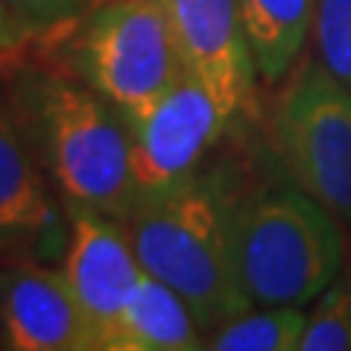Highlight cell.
<instances>
[{"label":"cell","instance_id":"obj_1","mask_svg":"<svg viewBox=\"0 0 351 351\" xmlns=\"http://www.w3.org/2000/svg\"><path fill=\"white\" fill-rule=\"evenodd\" d=\"M62 205H88L126 219L138 202L129 123L80 76L29 71L18 80L15 112Z\"/></svg>","mask_w":351,"mask_h":351},{"label":"cell","instance_id":"obj_2","mask_svg":"<svg viewBox=\"0 0 351 351\" xmlns=\"http://www.w3.org/2000/svg\"><path fill=\"white\" fill-rule=\"evenodd\" d=\"M234 199L217 176L196 173L129 211L126 234L141 267L191 304L202 334L252 311L234 267Z\"/></svg>","mask_w":351,"mask_h":351},{"label":"cell","instance_id":"obj_3","mask_svg":"<svg viewBox=\"0 0 351 351\" xmlns=\"http://www.w3.org/2000/svg\"><path fill=\"white\" fill-rule=\"evenodd\" d=\"M232 234L240 287L255 307H304L343 269L339 219L295 182H263L237 196Z\"/></svg>","mask_w":351,"mask_h":351},{"label":"cell","instance_id":"obj_4","mask_svg":"<svg viewBox=\"0 0 351 351\" xmlns=\"http://www.w3.org/2000/svg\"><path fill=\"white\" fill-rule=\"evenodd\" d=\"M73 71L126 123L184 76L164 0H106L76 27Z\"/></svg>","mask_w":351,"mask_h":351},{"label":"cell","instance_id":"obj_5","mask_svg":"<svg viewBox=\"0 0 351 351\" xmlns=\"http://www.w3.org/2000/svg\"><path fill=\"white\" fill-rule=\"evenodd\" d=\"M272 135L293 182L351 228V88L304 62L278 97Z\"/></svg>","mask_w":351,"mask_h":351},{"label":"cell","instance_id":"obj_6","mask_svg":"<svg viewBox=\"0 0 351 351\" xmlns=\"http://www.w3.org/2000/svg\"><path fill=\"white\" fill-rule=\"evenodd\" d=\"M228 126L232 117L184 73L149 112L129 123L138 202L191 182Z\"/></svg>","mask_w":351,"mask_h":351},{"label":"cell","instance_id":"obj_7","mask_svg":"<svg viewBox=\"0 0 351 351\" xmlns=\"http://www.w3.org/2000/svg\"><path fill=\"white\" fill-rule=\"evenodd\" d=\"M64 211L71 228L62 272L91 328L94 351H108L120 313L144 276V267L117 217L88 205H64Z\"/></svg>","mask_w":351,"mask_h":351},{"label":"cell","instance_id":"obj_8","mask_svg":"<svg viewBox=\"0 0 351 351\" xmlns=\"http://www.w3.org/2000/svg\"><path fill=\"white\" fill-rule=\"evenodd\" d=\"M184 73L199 82L223 112L237 120L255 103L252 59L237 0H164Z\"/></svg>","mask_w":351,"mask_h":351},{"label":"cell","instance_id":"obj_9","mask_svg":"<svg viewBox=\"0 0 351 351\" xmlns=\"http://www.w3.org/2000/svg\"><path fill=\"white\" fill-rule=\"evenodd\" d=\"M0 346L12 351H94V337L62 269L36 261L0 269Z\"/></svg>","mask_w":351,"mask_h":351},{"label":"cell","instance_id":"obj_10","mask_svg":"<svg viewBox=\"0 0 351 351\" xmlns=\"http://www.w3.org/2000/svg\"><path fill=\"white\" fill-rule=\"evenodd\" d=\"M38 156L9 108H0V249L36 246L41 258L64 252L62 211Z\"/></svg>","mask_w":351,"mask_h":351},{"label":"cell","instance_id":"obj_11","mask_svg":"<svg viewBox=\"0 0 351 351\" xmlns=\"http://www.w3.org/2000/svg\"><path fill=\"white\" fill-rule=\"evenodd\" d=\"M205 334L191 304L170 284L144 272L120 313L108 351H196Z\"/></svg>","mask_w":351,"mask_h":351},{"label":"cell","instance_id":"obj_12","mask_svg":"<svg viewBox=\"0 0 351 351\" xmlns=\"http://www.w3.org/2000/svg\"><path fill=\"white\" fill-rule=\"evenodd\" d=\"M258 80L278 85L295 68L307 36H313L316 0H237Z\"/></svg>","mask_w":351,"mask_h":351},{"label":"cell","instance_id":"obj_13","mask_svg":"<svg viewBox=\"0 0 351 351\" xmlns=\"http://www.w3.org/2000/svg\"><path fill=\"white\" fill-rule=\"evenodd\" d=\"M307 313L302 304H267L223 322L205 337L214 351H299Z\"/></svg>","mask_w":351,"mask_h":351},{"label":"cell","instance_id":"obj_14","mask_svg":"<svg viewBox=\"0 0 351 351\" xmlns=\"http://www.w3.org/2000/svg\"><path fill=\"white\" fill-rule=\"evenodd\" d=\"M299 351H351V276L328 284L313 299Z\"/></svg>","mask_w":351,"mask_h":351},{"label":"cell","instance_id":"obj_15","mask_svg":"<svg viewBox=\"0 0 351 351\" xmlns=\"http://www.w3.org/2000/svg\"><path fill=\"white\" fill-rule=\"evenodd\" d=\"M316 59L351 88V0H316Z\"/></svg>","mask_w":351,"mask_h":351},{"label":"cell","instance_id":"obj_16","mask_svg":"<svg viewBox=\"0 0 351 351\" xmlns=\"http://www.w3.org/2000/svg\"><path fill=\"white\" fill-rule=\"evenodd\" d=\"M15 12L29 21L44 36H56L62 29L80 24L82 12H91L94 0H3Z\"/></svg>","mask_w":351,"mask_h":351},{"label":"cell","instance_id":"obj_17","mask_svg":"<svg viewBox=\"0 0 351 351\" xmlns=\"http://www.w3.org/2000/svg\"><path fill=\"white\" fill-rule=\"evenodd\" d=\"M38 38H44V32L36 29L24 21L12 6H6L3 0H0V59L6 56H18V53H24L29 44H36Z\"/></svg>","mask_w":351,"mask_h":351},{"label":"cell","instance_id":"obj_18","mask_svg":"<svg viewBox=\"0 0 351 351\" xmlns=\"http://www.w3.org/2000/svg\"><path fill=\"white\" fill-rule=\"evenodd\" d=\"M100 3H106V0H94V6H100Z\"/></svg>","mask_w":351,"mask_h":351},{"label":"cell","instance_id":"obj_19","mask_svg":"<svg viewBox=\"0 0 351 351\" xmlns=\"http://www.w3.org/2000/svg\"><path fill=\"white\" fill-rule=\"evenodd\" d=\"M0 252H3V249H0Z\"/></svg>","mask_w":351,"mask_h":351}]
</instances>
